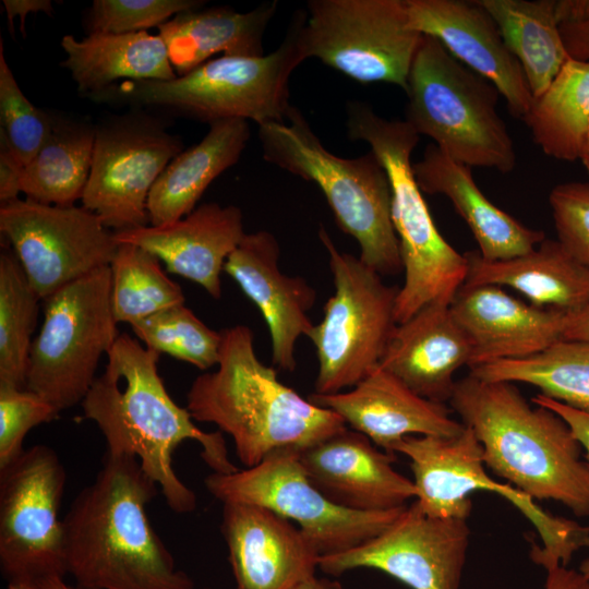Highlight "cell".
I'll list each match as a JSON object with an SVG mask.
<instances>
[{"mask_svg": "<svg viewBox=\"0 0 589 589\" xmlns=\"http://www.w3.org/2000/svg\"><path fill=\"white\" fill-rule=\"evenodd\" d=\"M96 123L53 110L51 130L34 158L24 166L26 199L72 206L82 199L92 166Z\"/></svg>", "mask_w": 589, "mask_h": 589, "instance_id": "31", "label": "cell"}, {"mask_svg": "<svg viewBox=\"0 0 589 589\" xmlns=\"http://www.w3.org/2000/svg\"><path fill=\"white\" fill-rule=\"evenodd\" d=\"M277 1H266L248 12L230 7L184 11L158 27L177 76L212 60L264 55L263 38L277 11Z\"/></svg>", "mask_w": 589, "mask_h": 589, "instance_id": "28", "label": "cell"}, {"mask_svg": "<svg viewBox=\"0 0 589 589\" xmlns=\"http://www.w3.org/2000/svg\"><path fill=\"white\" fill-rule=\"evenodd\" d=\"M165 117L142 108L96 123L89 177L82 205L113 232L149 225V192L184 145Z\"/></svg>", "mask_w": 589, "mask_h": 589, "instance_id": "14", "label": "cell"}, {"mask_svg": "<svg viewBox=\"0 0 589 589\" xmlns=\"http://www.w3.org/2000/svg\"><path fill=\"white\" fill-rule=\"evenodd\" d=\"M449 404L474 432L493 473L532 500H553L589 516V464L557 413L531 406L514 383L470 374L456 381Z\"/></svg>", "mask_w": 589, "mask_h": 589, "instance_id": "4", "label": "cell"}, {"mask_svg": "<svg viewBox=\"0 0 589 589\" xmlns=\"http://www.w3.org/2000/svg\"><path fill=\"white\" fill-rule=\"evenodd\" d=\"M280 248L267 230L245 233L226 261L224 271L257 306L269 330L272 360L293 372L298 339L309 336L313 323L308 313L316 292L301 276H289L279 267Z\"/></svg>", "mask_w": 589, "mask_h": 589, "instance_id": "21", "label": "cell"}, {"mask_svg": "<svg viewBox=\"0 0 589 589\" xmlns=\"http://www.w3.org/2000/svg\"><path fill=\"white\" fill-rule=\"evenodd\" d=\"M531 402L546 407L564 419L585 449L589 464V410L576 409L540 393L531 399Z\"/></svg>", "mask_w": 589, "mask_h": 589, "instance_id": "43", "label": "cell"}, {"mask_svg": "<svg viewBox=\"0 0 589 589\" xmlns=\"http://www.w3.org/2000/svg\"><path fill=\"white\" fill-rule=\"evenodd\" d=\"M257 135L268 164L321 189L336 225L358 242L363 263L382 276L402 271L389 180L371 151L356 158L334 155L292 105L286 121L261 125Z\"/></svg>", "mask_w": 589, "mask_h": 589, "instance_id": "7", "label": "cell"}, {"mask_svg": "<svg viewBox=\"0 0 589 589\" xmlns=\"http://www.w3.org/2000/svg\"><path fill=\"white\" fill-rule=\"evenodd\" d=\"M304 10L296 11L280 45L260 57L221 56L168 81H121L87 97L206 122L229 119L259 127L286 121L289 80L305 58L299 43Z\"/></svg>", "mask_w": 589, "mask_h": 589, "instance_id": "5", "label": "cell"}, {"mask_svg": "<svg viewBox=\"0 0 589 589\" xmlns=\"http://www.w3.org/2000/svg\"><path fill=\"white\" fill-rule=\"evenodd\" d=\"M220 333L217 369L193 381L185 408L194 421L228 434L243 466L254 467L277 450L301 453L348 428L337 413L279 381L259 359L249 326Z\"/></svg>", "mask_w": 589, "mask_h": 589, "instance_id": "3", "label": "cell"}, {"mask_svg": "<svg viewBox=\"0 0 589 589\" xmlns=\"http://www.w3.org/2000/svg\"><path fill=\"white\" fill-rule=\"evenodd\" d=\"M247 232L236 205L204 203L176 221L115 232L118 243L139 245L156 255L166 271L221 296L220 275Z\"/></svg>", "mask_w": 589, "mask_h": 589, "instance_id": "24", "label": "cell"}, {"mask_svg": "<svg viewBox=\"0 0 589 589\" xmlns=\"http://www.w3.org/2000/svg\"><path fill=\"white\" fill-rule=\"evenodd\" d=\"M65 68L83 97L123 81H168L177 77L167 47L158 34L64 35Z\"/></svg>", "mask_w": 589, "mask_h": 589, "instance_id": "30", "label": "cell"}, {"mask_svg": "<svg viewBox=\"0 0 589 589\" xmlns=\"http://www.w3.org/2000/svg\"><path fill=\"white\" fill-rule=\"evenodd\" d=\"M250 136L245 120L209 124L203 139L176 156L153 185L147 200L149 225L169 224L193 212L208 185L238 163Z\"/></svg>", "mask_w": 589, "mask_h": 589, "instance_id": "29", "label": "cell"}, {"mask_svg": "<svg viewBox=\"0 0 589 589\" xmlns=\"http://www.w3.org/2000/svg\"><path fill=\"white\" fill-rule=\"evenodd\" d=\"M109 267L111 308L117 323L131 325L184 303L181 287L166 275L160 260L139 245L119 243Z\"/></svg>", "mask_w": 589, "mask_h": 589, "instance_id": "36", "label": "cell"}, {"mask_svg": "<svg viewBox=\"0 0 589 589\" xmlns=\"http://www.w3.org/2000/svg\"><path fill=\"white\" fill-rule=\"evenodd\" d=\"M406 118L419 135L468 167L508 173L516 167L514 141L497 112V88L423 35L408 80Z\"/></svg>", "mask_w": 589, "mask_h": 589, "instance_id": "8", "label": "cell"}, {"mask_svg": "<svg viewBox=\"0 0 589 589\" xmlns=\"http://www.w3.org/2000/svg\"><path fill=\"white\" fill-rule=\"evenodd\" d=\"M318 238L328 255L334 293L308 338L318 363L314 393L334 394L353 387L380 365L397 325L399 287L388 286L359 257L340 252L323 226Z\"/></svg>", "mask_w": 589, "mask_h": 589, "instance_id": "10", "label": "cell"}, {"mask_svg": "<svg viewBox=\"0 0 589 589\" xmlns=\"http://www.w3.org/2000/svg\"><path fill=\"white\" fill-rule=\"evenodd\" d=\"M465 286L510 287L531 304L575 313L589 304V267L556 239H544L532 251L503 261H486L478 251L465 253Z\"/></svg>", "mask_w": 589, "mask_h": 589, "instance_id": "27", "label": "cell"}, {"mask_svg": "<svg viewBox=\"0 0 589 589\" xmlns=\"http://www.w3.org/2000/svg\"><path fill=\"white\" fill-rule=\"evenodd\" d=\"M560 31L569 58L589 61V21L561 24Z\"/></svg>", "mask_w": 589, "mask_h": 589, "instance_id": "44", "label": "cell"}, {"mask_svg": "<svg viewBox=\"0 0 589 589\" xmlns=\"http://www.w3.org/2000/svg\"><path fill=\"white\" fill-rule=\"evenodd\" d=\"M555 12L561 24L589 21V0H555Z\"/></svg>", "mask_w": 589, "mask_h": 589, "instance_id": "47", "label": "cell"}, {"mask_svg": "<svg viewBox=\"0 0 589 589\" xmlns=\"http://www.w3.org/2000/svg\"><path fill=\"white\" fill-rule=\"evenodd\" d=\"M110 267L104 266L44 300V321L34 338L25 388L59 412L81 404L103 354L118 336Z\"/></svg>", "mask_w": 589, "mask_h": 589, "instance_id": "11", "label": "cell"}, {"mask_svg": "<svg viewBox=\"0 0 589 589\" xmlns=\"http://www.w3.org/2000/svg\"><path fill=\"white\" fill-rule=\"evenodd\" d=\"M395 454L346 429L300 453L311 482L333 503L357 512H384L416 497L412 480L393 467Z\"/></svg>", "mask_w": 589, "mask_h": 589, "instance_id": "22", "label": "cell"}, {"mask_svg": "<svg viewBox=\"0 0 589 589\" xmlns=\"http://www.w3.org/2000/svg\"><path fill=\"white\" fill-rule=\"evenodd\" d=\"M108 229L83 205H49L25 197L0 206L1 235L41 300L110 265L119 243Z\"/></svg>", "mask_w": 589, "mask_h": 589, "instance_id": "16", "label": "cell"}, {"mask_svg": "<svg viewBox=\"0 0 589 589\" xmlns=\"http://www.w3.org/2000/svg\"><path fill=\"white\" fill-rule=\"evenodd\" d=\"M309 399L337 413L347 426L389 454L406 436H452L465 429L444 404L418 395L380 365L348 390L313 393Z\"/></svg>", "mask_w": 589, "mask_h": 589, "instance_id": "23", "label": "cell"}, {"mask_svg": "<svg viewBox=\"0 0 589 589\" xmlns=\"http://www.w3.org/2000/svg\"><path fill=\"white\" fill-rule=\"evenodd\" d=\"M469 374L485 381L530 384L546 397L589 410V341L563 339L527 358L474 366Z\"/></svg>", "mask_w": 589, "mask_h": 589, "instance_id": "34", "label": "cell"}, {"mask_svg": "<svg viewBox=\"0 0 589 589\" xmlns=\"http://www.w3.org/2000/svg\"><path fill=\"white\" fill-rule=\"evenodd\" d=\"M578 570L589 581V558H586L580 563Z\"/></svg>", "mask_w": 589, "mask_h": 589, "instance_id": "53", "label": "cell"}, {"mask_svg": "<svg viewBox=\"0 0 589 589\" xmlns=\"http://www.w3.org/2000/svg\"><path fill=\"white\" fill-rule=\"evenodd\" d=\"M557 240L589 267V183L565 182L549 194Z\"/></svg>", "mask_w": 589, "mask_h": 589, "instance_id": "41", "label": "cell"}, {"mask_svg": "<svg viewBox=\"0 0 589 589\" xmlns=\"http://www.w3.org/2000/svg\"><path fill=\"white\" fill-rule=\"evenodd\" d=\"M412 168L423 193L442 194L452 202L473 235L482 259L508 260L532 251L545 239L542 230L526 227L494 205L476 184L471 168L435 144L426 146Z\"/></svg>", "mask_w": 589, "mask_h": 589, "instance_id": "26", "label": "cell"}, {"mask_svg": "<svg viewBox=\"0 0 589 589\" xmlns=\"http://www.w3.org/2000/svg\"><path fill=\"white\" fill-rule=\"evenodd\" d=\"M204 4L203 0H94L83 14L82 25L86 35L148 32Z\"/></svg>", "mask_w": 589, "mask_h": 589, "instance_id": "39", "label": "cell"}, {"mask_svg": "<svg viewBox=\"0 0 589 589\" xmlns=\"http://www.w3.org/2000/svg\"><path fill=\"white\" fill-rule=\"evenodd\" d=\"M449 308L471 344L470 369L545 350L564 339L570 314L528 304L495 285H462Z\"/></svg>", "mask_w": 589, "mask_h": 589, "instance_id": "20", "label": "cell"}, {"mask_svg": "<svg viewBox=\"0 0 589 589\" xmlns=\"http://www.w3.org/2000/svg\"><path fill=\"white\" fill-rule=\"evenodd\" d=\"M44 589H81V588H73L64 582L63 577H48L39 581Z\"/></svg>", "mask_w": 589, "mask_h": 589, "instance_id": "50", "label": "cell"}, {"mask_svg": "<svg viewBox=\"0 0 589 589\" xmlns=\"http://www.w3.org/2000/svg\"><path fill=\"white\" fill-rule=\"evenodd\" d=\"M346 127L349 139L370 146L389 180L392 220L405 272L396 297V323L429 304H450L466 280L468 261L440 233L416 181L411 155L420 135L405 120L383 118L358 100L347 105Z\"/></svg>", "mask_w": 589, "mask_h": 589, "instance_id": "6", "label": "cell"}, {"mask_svg": "<svg viewBox=\"0 0 589 589\" xmlns=\"http://www.w3.org/2000/svg\"><path fill=\"white\" fill-rule=\"evenodd\" d=\"M65 482L58 454L46 445L0 468V568L8 581L67 574L59 516Z\"/></svg>", "mask_w": 589, "mask_h": 589, "instance_id": "15", "label": "cell"}, {"mask_svg": "<svg viewBox=\"0 0 589 589\" xmlns=\"http://www.w3.org/2000/svg\"><path fill=\"white\" fill-rule=\"evenodd\" d=\"M147 348L205 371L220 358L221 333L209 328L191 309L178 304L131 324Z\"/></svg>", "mask_w": 589, "mask_h": 589, "instance_id": "37", "label": "cell"}, {"mask_svg": "<svg viewBox=\"0 0 589 589\" xmlns=\"http://www.w3.org/2000/svg\"><path fill=\"white\" fill-rule=\"evenodd\" d=\"M2 7L5 11L8 26L11 35L14 37L13 20L20 17V31L25 36V19L28 13L43 12L52 15L53 8L50 0H2Z\"/></svg>", "mask_w": 589, "mask_h": 589, "instance_id": "45", "label": "cell"}, {"mask_svg": "<svg viewBox=\"0 0 589 589\" xmlns=\"http://www.w3.org/2000/svg\"><path fill=\"white\" fill-rule=\"evenodd\" d=\"M393 453L409 458L416 502L431 517L467 520L471 493L484 490L510 502L534 526L542 545L533 544L530 557L543 568L567 566L575 552L589 548V526L555 517L512 484L492 479L482 445L466 425L452 436H406L393 446Z\"/></svg>", "mask_w": 589, "mask_h": 589, "instance_id": "9", "label": "cell"}, {"mask_svg": "<svg viewBox=\"0 0 589 589\" xmlns=\"http://www.w3.org/2000/svg\"><path fill=\"white\" fill-rule=\"evenodd\" d=\"M107 357L80 404L85 418L103 433L107 454L139 460L170 509L193 512L197 497L176 473L172 455L184 441H195L213 472H235L239 468L229 459L221 432L201 430L188 409L173 401L158 374L159 353L137 338L120 334Z\"/></svg>", "mask_w": 589, "mask_h": 589, "instance_id": "1", "label": "cell"}, {"mask_svg": "<svg viewBox=\"0 0 589 589\" xmlns=\"http://www.w3.org/2000/svg\"><path fill=\"white\" fill-rule=\"evenodd\" d=\"M546 572L545 589H589V581L579 570L558 565Z\"/></svg>", "mask_w": 589, "mask_h": 589, "instance_id": "46", "label": "cell"}, {"mask_svg": "<svg viewBox=\"0 0 589 589\" xmlns=\"http://www.w3.org/2000/svg\"><path fill=\"white\" fill-rule=\"evenodd\" d=\"M58 413L49 401L27 388L0 386V468L23 453L28 431Z\"/></svg>", "mask_w": 589, "mask_h": 589, "instance_id": "40", "label": "cell"}, {"mask_svg": "<svg viewBox=\"0 0 589 589\" xmlns=\"http://www.w3.org/2000/svg\"><path fill=\"white\" fill-rule=\"evenodd\" d=\"M564 339L589 341V304L569 314Z\"/></svg>", "mask_w": 589, "mask_h": 589, "instance_id": "48", "label": "cell"}, {"mask_svg": "<svg viewBox=\"0 0 589 589\" xmlns=\"http://www.w3.org/2000/svg\"><path fill=\"white\" fill-rule=\"evenodd\" d=\"M39 296L12 249L0 254V386L25 388Z\"/></svg>", "mask_w": 589, "mask_h": 589, "instance_id": "35", "label": "cell"}, {"mask_svg": "<svg viewBox=\"0 0 589 589\" xmlns=\"http://www.w3.org/2000/svg\"><path fill=\"white\" fill-rule=\"evenodd\" d=\"M223 505L236 589H296L315 575L320 554L290 520L254 504Z\"/></svg>", "mask_w": 589, "mask_h": 589, "instance_id": "19", "label": "cell"}, {"mask_svg": "<svg viewBox=\"0 0 589 589\" xmlns=\"http://www.w3.org/2000/svg\"><path fill=\"white\" fill-rule=\"evenodd\" d=\"M579 160L581 161L582 166L586 168L587 172L589 173V130L587 133V137L585 141Z\"/></svg>", "mask_w": 589, "mask_h": 589, "instance_id": "52", "label": "cell"}, {"mask_svg": "<svg viewBox=\"0 0 589 589\" xmlns=\"http://www.w3.org/2000/svg\"><path fill=\"white\" fill-rule=\"evenodd\" d=\"M157 492L136 458L105 454L63 518L65 570L79 588H194L148 518Z\"/></svg>", "mask_w": 589, "mask_h": 589, "instance_id": "2", "label": "cell"}, {"mask_svg": "<svg viewBox=\"0 0 589 589\" xmlns=\"http://www.w3.org/2000/svg\"><path fill=\"white\" fill-rule=\"evenodd\" d=\"M469 540L466 519L431 517L414 501L381 533L349 551L318 557L317 567L333 576L374 568L411 589H458Z\"/></svg>", "mask_w": 589, "mask_h": 589, "instance_id": "17", "label": "cell"}, {"mask_svg": "<svg viewBox=\"0 0 589 589\" xmlns=\"http://www.w3.org/2000/svg\"><path fill=\"white\" fill-rule=\"evenodd\" d=\"M522 121L533 142L555 159H580L589 130V61L568 59Z\"/></svg>", "mask_w": 589, "mask_h": 589, "instance_id": "33", "label": "cell"}, {"mask_svg": "<svg viewBox=\"0 0 589 589\" xmlns=\"http://www.w3.org/2000/svg\"><path fill=\"white\" fill-rule=\"evenodd\" d=\"M449 305L429 304L397 324L380 362L414 393L442 404L452 397L456 371L471 359V344Z\"/></svg>", "mask_w": 589, "mask_h": 589, "instance_id": "25", "label": "cell"}, {"mask_svg": "<svg viewBox=\"0 0 589 589\" xmlns=\"http://www.w3.org/2000/svg\"><path fill=\"white\" fill-rule=\"evenodd\" d=\"M405 3L412 29L437 39L459 62L491 82L506 100L510 115L524 119L534 97L496 23L478 0Z\"/></svg>", "mask_w": 589, "mask_h": 589, "instance_id": "18", "label": "cell"}, {"mask_svg": "<svg viewBox=\"0 0 589 589\" xmlns=\"http://www.w3.org/2000/svg\"><path fill=\"white\" fill-rule=\"evenodd\" d=\"M204 484L224 503H247L297 522L321 556L349 551L385 530L406 508L357 512L329 501L309 479L300 452L277 450L259 465L211 473Z\"/></svg>", "mask_w": 589, "mask_h": 589, "instance_id": "13", "label": "cell"}, {"mask_svg": "<svg viewBox=\"0 0 589 589\" xmlns=\"http://www.w3.org/2000/svg\"><path fill=\"white\" fill-rule=\"evenodd\" d=\"M296 589H341L337 581H330L325 578H317L315 575L303 581Z\"/></svg>", "mask_w": 589, "mask_h": 589, "instance_id": "49", "label": "cell"}, {"mask_svg": "<svg viewBox=\"0 0 589 589\" xmlns=\"http://www.w3.org/2000/svg\"><path fill=\"white\" fill-rule=\"evenodd\" d=\"M0 131L24 166L40 149L53 122V110L34 106L20 88L5 59L2 39H0Z\"/></svg>", "mask_w": 589, "mask_h": 589, "instance_id": "38", "label": "cell"}, {"mask_svg": "<svg viewBox=\"0 0 589 589\" xmlns=\"http://www.w3.org/2000/svg\"><path fill=\"white\" fill-rule=\"evenodd\" d=\"M8 589H44L36 580H13L9 581Z\"/></svg>", "mask_w": 589, "mask_h": 589, "instance_id": "51", "label": "cell"}, {"mask_svg": "<svg viewBox=\"0 0 589 589\" xmlns=\"http://www.w3.org/2000/svg\"><path fill=\"white\" fill-rule=\"evenodd\" d=\"M519 62L533 97L540 96L569 59L555 0H478Z\"/></svg>", "mask_w": 589, "mask_h": 589, "instance_id": "32", "label": "cell"}, {"mask_svg": "<svg viewBox=\"0 0 589 589\" xmlns=\"http://www.w3.org/2000/svg\"><path fill=\"white\" fill-rule=\"evenodd\" d=\"M422 36L409 25L405 0H309L299 29L305 60L404 92Z\"/></svg>", "mask_w": 589, "mask_h": 589, "instance_id": "12", "label": "cell"}, {"mask_svg": "<svg viewBox=\"0 0 589 589\" xmlns=\"http://www.w3.org/2000/svg\"><path fill=\"white\" fill-rule=\"evenodd\" d=\"M24 165L16 156L3 132L0 131V202L19 199L22 193Z\"/></svg>", "mask_w": 589, "mask_h": 589, "instance_id": "42", "label": "cell"}]
</instances>
